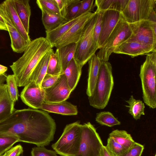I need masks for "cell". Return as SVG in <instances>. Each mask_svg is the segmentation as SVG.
<instances>
[{
  "label": "cell",
  "mask_w": 156,
  "mask_h": 156,
  "mask_svg": "<svg viewBox=\"0 0 156 156\" xmlns=\"http://www.w3.org/2000/svg\"><path fill=\"white\" fill-rule=\"evenodd\" d=\"M103 146L96 129L90 122L82 125L81 140L76 156H100Z\"/></svg>",
  "instance_id": "9c48e42d"
},
{
  "label": "cell",
  "mask_w": 156,
  "mask_h": 156,
  "mask_svg": "<svg viewBox=\"0 0 156 156\" xmlns=\"http://www.w3.org/2000/svg\"><path fill=\"white\" fill-rule=\"evenodd\" d=\"M7 75L6 74H5L0 75V85L4 83V82L6 81Z\"/></svg>",
  "instance_id": "bcb514c9"
},
{
  "label": "cell",
  "mask_w": 156,
  "mask_h": 156,
  "mask_svg": "<svg viewBox=\"0 0 156 156\" xmlns=\"http://www.w3.org/2000/svg\"><path fill=\"white\" fill-rule=\"evenodd\" d=\"M0 13L9 33L13 51L19 53L23 52L30 43L25 40L13 24L4 1L0 3Z\"/></svg>",
  "instance_id": "8fae6325"
},
{
  "label": "cell",
  "mask_w": 156,
  "mask_h": 156,
  "mask_svg": "<svg viewBox=\"0 0 156 156\" xmlns=\"http://www.w3.org/2000/svg\"><path fill=\"white\" fill-rule=\"evenodd\" d=\"M81 67L73 58L64 72L68 85L73 91L76 86L82 73Z\"/></svg>",
  "instance_id": "603a6c76"
},
{
  "label": "cell",
  "mask_w": 156,
  "mask_h": 156,
  "mask_svg": "<svg viewBox=\"0 0 156 156\" xmlns=\"http://www.w3.org/2000/svg\"><path fill=\"white\" fill-rule=\"evenodd\" d=\"M62 16L64 17L68 7L76 0H55Z\"/></svg>",
  "instance_id": "b9f144b4"
},
{
  "label": "cell",
  "mask_w": 156,
  "mask_h": 156,
  "mask_svg": "<svg viewBox=\"0 0 156 156\" xmlns=\"http://www.w3.org/2000/svg\"><path fill=\"white\" fill-rule=\"evenodd\" d=\"M96 18L97 12L86 25L81 36L76 43L73 58L82 68L98 49L94 43L93 38V29Z\"/></svg>",
  "instance_id": "8992f818"
},
{
  "label": "cell",
  "mask_w": 156,
  "mask_h": 156,
  "mask_svg": "<svg viewBox=\"0 0 156 156\" xmlns=\"http://www.w3.org/2000/svg\"><path fill=\"white\" fill-rule=\"evenodd\" d=\"M31 154L32 156H58L55 151L39 146L32 148Z\"/></svg>",
  "instance_id": "ab89813d"
},
{
  "label": "cell",
  "mask_w": 156,
  "mask_h": 156,
  "mask_svg": "<svg viewBox=\"0 0 156 156\" xmlns=\"http://www.w3.org/2000/svg\"><path fill=\"white\" fill-rule=\"evenodd\" d=\"M81 3V1H76L70 5L67 9L64 17L69 21L74 18L77 14Z\"/></svg>",
  "instance_id": "d590c367"
},
{
  "label": "cell",
  "mask_w": 156,
  "mask_h": 156,
  "mask_svg": "<svg viewBox=\"0 0 156 156\" xmlns=\"http://www.w3.org/2000/svg\"><path fill=\"white\" fill-rule=\"evenodd\" d=\"M4 2L13 24L25 40L30 43L31 41L29 34L25 30L16 12L13 0H6Z\"/></svg>",
  "instance_id": "d4e9b609"
},
{
  "label": "cell",
  "mask_w": 156,
  "mask_h": 156,
  "mask_svg": "<svg viewBox=\"0 0 156 156\" xmlns=\"http://www.w3.org/2000/svg\"><path fill=\"white\" fill-rule=\"evenodd\" d=\"M16 12L27 33L29 34L30 20L31 15L29 0H13Z\"/></svg>",
  "instance_id": "ffe728a7"
},
{
  "label": "cell",
  "mask_w": 156,
  "mask_h": 156,
  "mask_svg": "<svg viewBox=\"0 0 156 156\" xmlns=\"http://www.w3.org/2000/svg\"><path fill=\"white\" fill-rule=\"evenodd\" d=\"M40 109L49 112L64 115H75L78 114L76 106L66 101L54 103L44 102Z\"/></svg>",
  "instance_id": "e0dca14e"
},
{
  "label": "cell",
  "mask_w": 156,
  "mask_h": 156,
  "mask_svg": "<svg viewBox=\"0 0 156 156\" xmlns=\"http://www.w3.org/2000/svg\"><path fill=\"white\" fill-rule=\"evenodd\" d=\"M121 16V13L116 10H108L103 12L101 31L98 43V49L105 45Z\"/></svg>",
  "instance_id": "9a60e30c"
},
{
  "label": "cell",
  "mask_w": 156,
  "mask_h": 156,
  "mask_svg": "<svg viewBox=\"0 0 156 156\" xmlns=\"http://www.w3.org/2000/svg\"><path fill=\"white\" fill-rule=\"evenodd\" d=\"M0 21L3 23H4V19H3L2 16L1 15L0 13Z\"/></svg>",
  "instance_id": "c3c4849f"
},
{
  "label": "cell",
  "mask_w": 156,
  "mask_h": 156,
  "mask_svg": "<svg viewBox=\"0 0 156 156\" xmlns=\"http://www.w3.org/2000/svg\"><path fill=\"white\" fill-rule=\"evenodd\" d=\"M129 1V0H96L94 5L97 7V11L112 10L121 13Z\"/></svg>",
  "instance_id": "484cf974"
},
{
  "label": "cell",
  "mask_w": 156,
  "mask_h": 156,
  "mask_svg": "<svg viewBox=\"0 0 156 156\" xmlns=\"http://www.w3.org/2000/svg\"><path fill=\"white\" fill-rule=\"evenodd\" d=\"M36 3L38 7H42L51 12L62 16L55 0H37Z\"/></svg>",
  "instance_id": "d6a6232c"
},
{
  "label": "cell",
  "mask_w": 156,
  "mask_h": 156,
  "mask_svg": "<svg viewBox=\"0 0 156 156\" xmlns=\"http://www.w3.org/2000/svg\"><path fill=\"white\" fill-rule=\"evenodd\" d=\"M156 51L147 55L141 66L139 76L141 79L143 98L150 108H156Z\"/></svg>",
  "instance_id": "277c9868"
},
{
  "label": "cell",
  "mask_w": 156,
  "mask_h": 156,
  "mask_svg": "<svg viewBox=\"0 0 156 156\" xmlns=\"http://www.w3.org/2000/svg\"><path fill=\"white\" fill-rule=\"evenodd\" d=\"M23 151L22 146L19 144L12 147L1 156H20Z\"/></svg>",
  "instance_id": "7bdbcfd3"
},
{
  "label": "cell",
  "mask_w": 156,
  "mask_h": 156,
  "mask_svg": "<svg viewBox=\"0 0 156 156\" xmlns=\"http://www.w3.org/2000/svg\"><path fill=\"white\" fill-rule=\"evenodd\" d=\"M26 105L34 109H40L44 102L45 91L41 86L32 82L24 87L20 95Z\"/></svg>",
  "instance_id": "5bb4252c"
},
{
  "label": "cell",
  "mask_w": 156,
  "mask_h": 156,
  "mask_svg": "<svg viewBox=\"0 0 156 156\" xmlns=\"http://www.w3.org/2000/svg\"><path fill=\"white\" fill-rule=\"evenodd\" d=\"M63 73L60 60L58 53L52 51L49 59L46 74L53 75H59Z\"/></svg>",
  "instance_id": "f546056e"
},
{
  "label": "cell",
  "mask_w": 156,
  "mask_h": 156,
  "mask_svg": "<svg viewBox=\"0 0 156 156\" xmlns=\"http://www.w3.org/2000/svg\"><path fill=\"white\" fill-rule=\"evenodd\" d=\"M82 125L77 121L67 125L58 140L51 147L61 156H76L80 143Z\"/></svg>",
  "instance_id": "5b68a950"
},
{
  "label": "cell",
  "mask_w": 156,
  "mask_h": 156,
  "mask_svg": "<svg viewBox=\"0 0 156 156\" xmlns=\"http://www.w3.org/2000/svg\"><path fill=\"white\" fill-rule=\"evenodd\" d=\"M56 129L54 120L46 112L33 108L15 109L0 121V137H13L37 146L48 145Z\"/></svg>",
  "instance_id": "6da1fadb"
},
{
  "label": "cell",
  "mask_w": 156,
  "mask_h": 156,
  "mask_svg": "<svg viewBox=\"0 0 156 156\" xmlns=\"http://www.w3.org/2000/svg\"><path fill=\"white\" fill-rule=\"evenodd\" d=\"M44 90V102L47 103L66 101L72 91L68 85L66 78L64 73L61 75L59 80L53 86Z\"/></svg>",
  "instance_id": "4fadbf2b"
},
{
  "label": "cell",
  "mask_w": 156,
  "mask_h": 156,
  "mask_svg": "<svg viewBox=\"0 0 156 156\" xmlns=\"http://www.w3.org/2000/svg\"><path fill=\"white\" fill-rule=\"evenodd\" d=\"M88 12L83 16L69 30L54 44L57 48L72 43H76L79 40L84 28L90 20L96 14Z\"/></svg>",
  "instance_id": "7c38bea8"
},
{
  "label": "cell",
  "mask_w": 156,
  "mask_h": 156,
  "mask_svg": "<svg viewBox=\"0 0 156 156\" xmlns=\"http://www.w3.org/2000/svg\"><path fill=\"white\" fill-rule=\"evenodd\" d=\"M122 15V14H121ZM132 31L122 16L104 46L96 55L102 61H108L110 56L119 46L131 37Z\"/></svg>",
  "instance_id": "52a82bcc"
},
{
  "label": "cell",
  "mask_w": 156,
  "mask_h": 156,
  "mask_svg": "<svg viewBox=\"0 0 156 156\" xmlns=\"http://www.w3.org/2000/svg\"><path fill=\"white\" fill-rule=\"evenodd\" d=\"M52 48L42 58L33 70L29 79V82H32L41 86L42 80L47 73V69Z\"/></svg>",
  "instance_id": "7402d4cb"
},
{
  "label": "cell",
  "mask_w": 156,
  "mask_h": 156,
  "mask_svg": "<svg viewBox=\"0 0 156 156\" xmlns=\"http://www.w3.org/2000/svg\"><path fill=\"white\" fill-rule=\"evenodd\" d=\"M94 0H83L81 3L78 11L75 18L77 17L93 10L95 5L94 4Z\"/></svg>",
  "instance_id": "f35d334b"
},
{
  "label": "cell",
  "mask_w": 156,
  "mask_h": 156,
  "mask_svg": "<svg viewBox=\"0 0 156 156\" xmlns=\"http://www.w3.org/2000/svg\"><path fill=\"white\" fill-rule=\"evenodd\" d=\"M155 156H156V155H155Z\"/></svg>",
  "instance_id": "681fc988"
},
{
  "label": "cell",
  "mask_w": 156,
  "mask_h": 156,
  "mask_svg": "<svg viewBox=\"0 0 156 156\" xmlns=\"http://www.w3.org/2000/svg\"><path fill=\"white\" fill-rule=\"evenodd\" d=\"M0 30L7 31V29L5 23L0 21Z\"/></svg>",
  "instance_id": "7dc6e473"
},
{
  "label": "cell",
  "mask_w": 156,
  "mask_h": 156,
  "mask_svg": "<svg viewBox=\"0 0 156 156\" xmlns=\"http://www.w3.org/2000/svg\"><path fill=\"white\" fill-rule=\"evenodd\" d=\"M156 0H129L122 16L129 23L148 20L155 7Z\"/></svg>",
  "instance_id": "30bf717a"
},
{
  "label": "cell",
  "mask_w": 156,
  "mask_h": 156,
  "mask_svg": "<svg viewBox=\"0 0 156 156\" xmlns=\"http://www.w3.org/2000/svg\"><path fill=\"white\" fill-rule=\"evenodd\" d=\"M15 104L10 98L6 84L0 85V121L7 118L15 111Z\"/></svg>",
  "instance_id": "d6986e66"
},
{
  "label": "cell",
  "mask_w": 156,
  "mask_h": 156,
  "mask_svg": "<svg viewBox=\"0 0 156 156\" xmlns=\"http://www.w3.org/2000/svg\"><path fill=\"white\" fill-rule=\"evenodd\" d=\"M38 7L41 11V20L46 31L53 30L69 21L62 16L51 12L42 7Z\"/></svg>",
  "instance_id": "44dd1931"
},
{
  "label": "cell",
  "mask_w": 156,
  "mask_h": 156,
  "mask_svg": "<svg viewBox=\"0 0 156 156\" xmlns=\"http://www.w3.org/2000/svg\"><path fill=\"white\" fill-rule=\"evenodd\" d=\"M100 156H115L106 146H103L101 150Z\"/></svg>",
  "instance_id": "ee69618b"
},
{
  "label": "cell",
  "mask_w": 156,
  "mask_h": 156,
  "mask_svg": "<svg viewBox=\"0 0 156 156\" xmlns=\"http://www.w3.org/2000/svg\"><path fill=\"white\" fill-rule=\"evenodd\" d=\"M156 12H154L147 20L129 23L132 34L128 41H137L156 49Z\"/></svg>",
  "instance_id": "ba28073f"
},
{
  "label": "cell",
  "mask_w": 156,
  "mask_h": 156,
  "mask_svg": "<svg viewBox=\"0 0 156 156\" xmlns=\"http://www.w3.org/2000/svg\"><path fill=\"white\" fill-rule=\"evenodd\" d=\"M19 142L17 139L9 137H0V156Z\"/></svg>",
  "instance_id": "e575fe53"
},
{
  "label": "cell",
  "mask_w": 156,
  "mask_h": 156,
  "mask_svg": "<svg viewBox=\"0 0 156 156\" xmlns=\"http://www.w3.org/2000/svg\"><path fill=\"white\" fill-rule=\"evenodd\" d=\"M7 70V67L0 64V75L5 74Z\"/></svg>",
  "instance_id": "f6af8a7d"
},
{
  "label": "cell",
  "mask_w": 156,
  "mask_h": 156,
  "mask_svg": "<svg viewBox=\"0 0 156 156\" xmlns=\"http://www.w3.org/2000/svg\"><path fill=\"white\" fill-rule=\"evenodd\" d=\"M6 81V84L10 98L12 102L15 103L18 100L20 96L19 95L18 86L14 75L11 74L7 76Z\"/></svg>",
  "instance_id": "1f68e13d"
},
{
  "label": "cell",
  "mask_w": 156,
  "mask_h": 156,
  "mask_svg": "<svg viewBox=\"0 0 156 156\" xmlns=\"http://www.w3.org/2000/svg\"><path fill=\"white\" fill-rule=\"evenodd\" d=\"M95 120L101 125L110 127L121 124V122L109 112L104 111L97 113Z\"/></svg>",
  "instance_id": "4dcf8cb0"
},
{
  "label": "cell",
  "mask_w": 156,
  "mask_h": 156,
  "mask_svg": "<svg viewBox=\"0 0 156 156\" xmlns=\"http://www.w3.org/2000/svg\"><path fill=\"white\" fill-rule=\"evenodd\" d=\"M53 48L45 37L31 41L23 55L10 66L18 87H24L33 70L44 56Z\"/></svg>",
  "instance_id": "7a4b0ae2"
},
{
  "label": "cell",
  "mask_w": 156,
  "mask_h": 156,
  "mask_svg": "<svg viewBox=\"0 0 156 156\" xmlns=\"http://www.w3.org/2000/svg\"><path fill=\"white\" fill-rule=\"evenodd\" d=\"M76 48V43H72L56 49L63 73L73 58Z\"/></svg>",
  "instance_id": "4316f807"
},
{
  "label": "cell",
  "mask_w": 156,
  "mask_h": 156,
  "mask_svg": "<svg viewBox=\"0 0 156 156\" xmlns=\"http://www.w3.org/2000/svg\"><path fill=\"white\" fill-rule=\"evenodd\" d=\"M126 101L128 104V105H126L129 108L128 112L135 119H139L142 115H145L144 104L142 101L136 99L131 95Z\"/></svg>",
  "instance_id": "83f0119b"
},
{
  "label": "cell",
  "mask_w": 156,
  "mask_h": 156,
  "mask_svg": "<svg viewBox=\"0 0 156 156\" xmlns=\"http://www.w3.org/2000/svg\"><path fill=\"white\" fill-rule=\"evenodd\" d=\"M96 11L97 18L93 29V38L94 43L98 49V43L101 31V19L103 11Z\"/></svg>",
  "instance_id": "74e56055"
},
{
  "label": "cell",
  "mask_w": 156,
  "mask_h": 156,
  "mask_svg": "<svg viewBox=\"0 0 156 156\" xmlns=\"http://www.w3.org/2000/svg\"><path fill=\"white\" fill-rule=\"evenodd\" d=\"M101 62L95 54L88 61V78L86 90V94L88 97L91 95L94 90Z\"/></svg>",
  "instance_id": "ac0fdd59"
},
{
  "label": "cell",
  "mask_w": 156,
  "mask_h": 156,
  "mask_svg": "<svg viewBox=\"0 0 156 156\" xmlns=\"http://www.w3.org/2000/svg\"><path fill=\"white\" fill-rule=\"evenodd\" d=\"M106 146L115 156L120 155L127 149L109 136L108 139Z\"/></svg>",
  "instance_id": "836d02e7"
},
{
  "label": "cell",
  "mask_w": 156,
  "mask_h": 156,
  "mask_svg": "<svg viewBox=\"0 0 156 156\" xmlns=\"http://www.w3.org/2000/svg\"><path fill=\"white\" fill-rule=\"evenodd\" d=\"M85 14L62 24L53 30L46 31V38L53 47L55 43Z\"/></svg>",
  "instance_id": "cb8c5ba5"
},
{
  "label": "cell",
  "mask_w": 156,
  "mask_h": 156,
  "mask_svg": "<svg viewBox=\"0 0 156 156\" xmlns=\"http://www.w3.org/2000/svg\"><path fill=\"white\" fill-rule=\"evenodd\" d=\"M156 51V49L141 44L136 41H127L117 47L114 53L127 55L133 58L147 55Z\"/></svg>",
  "instance_id": "2e32d148"
},
{
  "label": "cell",
  "mask_w": 156,
  "mask_h": 156,
  "mask_svg": "<svg viewBox=\"0 0 156 156\" xmlns=\"http://www.w3.org/2000/svg\"><path fill=\"white\" fill-rule=\"evenodd\" d=\"M61 75L53 76L46 74L42 81L41 87L45 89L51 87L58 81Z\"/></svg>",
  "instance_id": "60d3db41"
},
{
  "label": "cell",
  "mask_w": 156,
  "mask_h": 156,
  "mask_svg": "<svg viewBox=\"0 0 156 156\" xmlns=\"http://www.w3.org/2000/svg\"><path fill=\"white\" fill-rule=\"evenodd\" d=\"M114 85L112 67L108 61H102L95 86L88 97L90 105L98 109H103L108 105Z\"/></svg>",
  "instance_id": "3957f363"
},
{
  "label": "cell",
  "mask_w": 156,
  "mask_h": 156,
  "mask_svg": "<svg viewBox=\"0 0 156 156\" xmlns=\"http://www.w3.org/2000/svg\"><path fill=\"white\" fill-rule=\"evenodd\" d=\"M109 136L127 149L129 148L135 143L131 135L125 130L118 129L114 130L109 134Z\"/></svg>",
  "instance_id": "f1b7e54d"
},
{
  "label": "cell",
  "mask_w": 156,
  "mask_h": 156,
  "mask_svg": "<svg viewBox=\"0 0 156 156\" xmlns=\"http://www.w3.org/2000/svg\"><path fill=\"white\" fill-rule=\"evenodd\" d=\"M144 148L143 145L135 142L124 152L118 156H141Z\"/></svg>",
  "instance_id": "8d00e7d4"
}]
</instances>
